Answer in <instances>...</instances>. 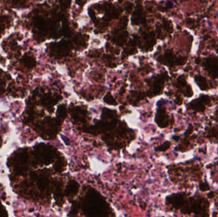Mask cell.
<instances>
[{"label": "cell", "mask_w": 218, "mask_h": 217, "mask_svg": "<svg viewBox=\"0 0 218 217\" xmlns=\"http://www.w3.org/2000/svg\"><path fill=\"white\" fill-rule=\"evenodd\" d=\"M78 185L77 183L76 182H75V181H72L71 182H70L69 185L67 187L66 192L67 193L68 192V194H76L78 190Z\"/></svg>", "instance_id": "1"}, {"label": "cell", "mask_w": 218, "mask_h": 217, "mask_svg": "<svg viewBox=\"0 0 218 217\" xmlns=\"http://www.w3.org/2000/svg\"><path fill=\"white\" fill-rule=\"evenodd\" d=\"M183 199L181 196L175 195L174 197H171V202H172L173 205L175 208H179L182 204Z\"/></svg>", "instance_id": "2"}, {"label": "cell", "mask_w": 218, "mask_h": 217, "mask_svg": "<svg viewBox=\"0 0 218 217\" xmlns=\"http://www.w3.org/2000/svg\"><path fill=\"white\" fill-rule=\"evenodd\" d=\"M23 59H24V63L26 64V65L28 66H33L35 64V61L31 57L24 56Z\"/></svg>", "instance_id": "3"}, {"label": "cell", "mask_w": 218, "mask_h": 217, "mask_svg": "<svg viewBox=\"0 0 218 217\" xmlns=\"http://www.w3.org/2000/svg\"><path fill=\"white\" fill-rule=\"evenodd\" d=\"M105 101L108 104H110V105H116V103L115 102L114 99H113V98L111 96L110 94H107L105 98Z\"/></svg>", "instance_id": "4"}, {"label": "cell", "mask_w": 218, "mask_h": 217, "mask_svg": "<svg viewBox=\"0 0 218 217\" xmlns=\"http://www.w3.org/2000/svg\"><path fill=\"white\" fill-rule=\"evenodd\" d=\"M170 145V143L169 142H166L164 145H161L160 148H156V150H166L169 147Z\"/></svg>", "instance_id": "5"}, {"label": "cell", "mask_w": 218, "mask_h": 217, "mask_svg": "<svg viewBox=\"0 0 218 217\" xmlns=\"http://www.w3.org/2000/svg\"><path fill=\"white\" fill-rule=\"evenodd\" d=\"M200 189L202 190L206 191L209 189V187L208 186V185L206 184V183H202V185H200Z\"/></svg>", "instance_id": "6"}, {"label": "cell", "mask_w": 218, "mask_h": 217, "mask_svg": "<svg viewBox=\"0 0 218 217\" xmlns=\"http://www.w3.org/2000/svg\"><path fill=\"white\" fill-rule=\"evenodd\" d=\"M208 195H209V197H211V198H212V197H213L214 194H213L212 192H211V193H209V194H208Z\"/></svg>", "instance_id": "7"}]
</instances>
